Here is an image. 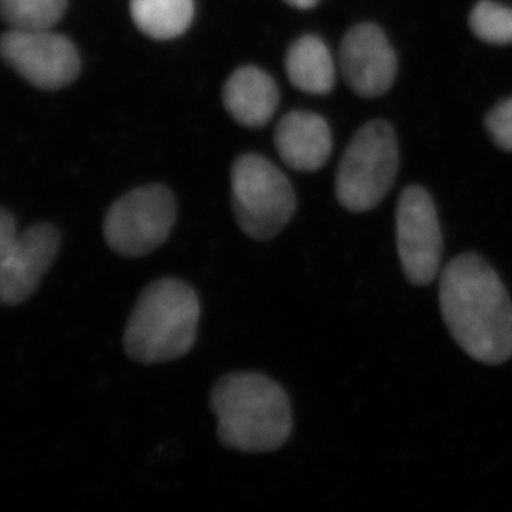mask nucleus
Here are the masks:
<instances>
[{
  "label": "nucleus",
  "mask_w": 512,
  "mask_h": 512,
  "mask_svg": "<svg viewBox=\"0 0 512 512\" xmlns=\"http://www.w3.org/2000/svg\"><path fill=\"white\" fill-rule=\"evenodd\" d=\"M439 305L453 340L473 360L501 365L512 356V303L488 261L476 253L449 261L439 281Z\"/></svg>",
  "instance_id": "obj_1"
},
{
  "label": "nucleus",
  "mask_w": 512,
  "mask_h": 512,
  "mask_svg": "<svg viewBox=\"0 0 512 512\" xmlns=\"http://www.w3.org/2000/svg\"><path fill=\"white\" fill-rule=\"evenodd\" d=\"M223 104L238 124L265 127L280 104L275 80L258 67H240L223 87Z\"/></svg>",
  "instance_id": "obj_12"
},
{
  "label": "nucleus",
  "mask_w": 512,
  "mask_h": 512,
  "mask_svg": "<svg viewBox=\"0 0 512 512\" xmlns=\"http://www.w3.org/2000/svg\"><path fill=\"white\" fill-rule=\"evenodd\" d=\"M286 4L293 5L296 9H311L315 7L320 0H285Z\"/></svg>",
  "instance_id": "obj_19"
},
{
  "label": "nucleus",
  "mask_w": 512,
  "mask_h": 512,
  "mask_svg": "<svg viewBox=\"0 0 512 512\" xmlns=\"http://www.w3.org/2000/svg\"><path fill=\"white\" fill-rule=\"evenodd\" d=\"M232 205L243 232L253 240H268L288 225L296 210V195L285 173L268 158L247 153L232 168Z\"/></svg>",
  "instance_id": "obj_5"
},
{
  "label": "nucleus",
  "mask_w": 512,
  "mask_h": 512,
  "mask_svg": "<svg viewBox=\"0 0 512 512\" xmlns=\"http://www.w3.org/2000/svg\"><path fill=\"white\" fill-rule=\"evenodd\" d=\"M484 124L494 143L506 152H512V97L499 102L489 112Z\"/></svg>",
  "instance_id": "obj_17"
},
{
  "label": "nucleus",
  "mask_w": 512,
  "mask_h": 512,
  "mask_svg": "<svg viewBox=\"0 0 512 512\" xmlns=\"http://www.w3.org/2000/svg\"><path fill=\"white\" fill-rule=\"evenodd\" d=\"M19 232L15 220L4 208H0V253L9 248L10 243L14 242Z\"/></svg>",
  "instance_id": "obj_18"
},
{
  "label": "nucleus",
  "mask_w": 512,
  "mask_h": 512,
  "mask_svg": "<svg viewBox=\"0 0 512 512\" xmlns=\"http://www.w3.org/2000/svg\"><path fill=\"white\" fill-rule=\"evenodd\" d=\"M193 0H130L138 30L157 40L177 39L193 20Z\"/></svg>",
  "instance_id": "obj_14"
},
{
  "label": "nucleus",
  "mask_w": 512,
  "mask_h": 512,
  "mask_svg": "<svg viewBox=\"0 0 512 512\" xmlns=\"http://www.w3.org/2000/svg\"><path fill=\"white\" fill-rule=\"evenodd\" d=\"M396 240L406 278L418 286L436 280L443 256V235L433 198L423 187H409L399 195Z\"/></svg>",
  "instance_id": "obj_8"
},
{
  "label": "nucleus",
  "mask_w": 512,
  "mask_h": 512,
  "mask_svg": "<svg viewBox=\"0 0 512 512\" xmlns=\"http://www.w3.org/2000/svg\"><path fill=\"white\" fill-rule=\"evenodd\" d=\"M200 301L195 291L175 278L148 285L133 308L124 345L127 355L142 365L178 360L197 340Z\"/></svg>",
  "instance_id": "obj_3"
},
{
  "label": "nucleus",
  "mask_w": 512,
  "mask_h": 512,
  "mask_svg": "<svg viewBox=\"0 0 512 512\" xmlns=\"http://www.w3.org/2000/svg\"><path fill=\"white\" fill-rule=\"evenodd\" d=\"M398 165V138L393 127L384 120L361 127L336 172L338 202L353 213L370 212L393 187Z\"/></svg>",
  "instance_id": "obj_4"
},
{
  "label": "nucleus",
  "mask_w": 512,
  "mask_h": 512,
  "mask_svg": "<svg viewBox=\"0 0 512 512\" xmlns=\"http://www.w3.org/2000/svg\"><path fill=\"white\" fill-rule=\"evenodd\" d=\"M285 65L291 84L305 94L326 95L335 87V60L328 45L316 35L296 40L288 49Z\"/></svg>",
  "instance_id": "obj_13"
},
{
  "label": "nucleus",
  "mask_w": 512,
  "mask_h": 512,
  "mask_svg": "<svg viewBox=\"0 0 512 512\" xmlns=\"http://www.w3.org/2000/svg\"><path fill=\"white\" fill-rule=\"evenodd\" d=\"M341 72L360 97L375 99L393 87L398 59L388 37L375 24H360L341 42Z\"/></svg>",
  "instance_id": "obj_10"
},
{
  "label": "nucleus",
  "mask_w": 512,
  "mask_h": 512,
  "mask_svg": "<svg viewBox=\"0 0 512 512\" xmlns=\"http://www.w3.org/2000/svg\"><path fill=\"white\" fill-rule=\"evenodd\" d=\"M275 145L288 167L296 172H316L330 158L333 137L323 117L295 110L276 125Z\"/></svg>",
  "instance_id": "obj_11"
},
{
  "label": "nucleus",
  "mask_w": 512,
  "mask_h": 512,
  "mask_svg": "<svg viewBox=\"0 0 512 512\" xmlns=\"http://www.w3.org/2000/svg\"><path fill=\"white\" fill-rule=\"evenodd\" d=\"M60 233L40 223L19 233L0 253V305H19L34 295L59 255Z\"/></svg>",
  "instance_id": "obj_9"
},
{
  "label": "nucleus",
  "mask_w": 512,
  "mask_h": 512,
  "mask_svg": "<svg viewBox=\"0 0 512 512\" xmlns=\"http://www.w3.org/2000/svg\"><path fill=\"white\" fill-rule=\"evenodd\" d=\"M177 222V202L163 185H147L125 193L110 207L104 237L115 253L145 256L162 247Z\"/></svg>",
  "instance_id": "obj_6"
},
{
  "label": "nucleus",
  "mask_w": 512,
  "mask_h": 512,
  "mask_svg": "<svg viewBox=\"0 0 512 512\" xmlns=\"http://www.w3.org/2000/svg\"><path fill=\"white\" fill-rule=\"evenodd\" d=\"M69 0H0V19L15 30H50L64 17Z\"/></svg>",
  "instance_id": "obj_15"
},
{
  "label": "nucleus",
  "mask_w": 512,
  "mask_h": 512,
  "mask_svg": "<svg viewBox=\"0 0 512 512\" xmlns=\"http://www.w3.org/2000/svg\"><path fill=\"white\" fill-rule=\"evenodd\" d=\"M469 25L479 39L489 44H512V9L483 0L474 7Z\"/></svg>",
  "instance_id": "obj_16"
},
{
  "label": "nucleus",
  "mask_w": 512,
  "mask_h": 512,
  "mask_svg": "<svg viewBox=\"0 0 512 512\" xmlns=\"http://www.w3.org/2000/svg\"><path fill=\"white\" fill-rule=\"evenodd\" d=\"M210 406L220 443L242 453H270L290 438L293 411L280 384L261 373H230L217 381Z\"/></svg>",
  "instance_id": "obj_2"
},
{
  "label": "nucleus",
  "mask_w": 512,
  "mask_h": 512,
  "mask_svg": "<svg viewBox=\"0 0 512 512\" xmlns=\"http://www.w3.org/2000/svg\"><path fill=\"white\" fill-rule=\"evenodd\" d=\"M0 57L22 79L42 90L64 89L79 77V50L52 30L10 29L0 37Z\"/></svg>",
  "instance_id": "obj_7"
}]
</instances>
